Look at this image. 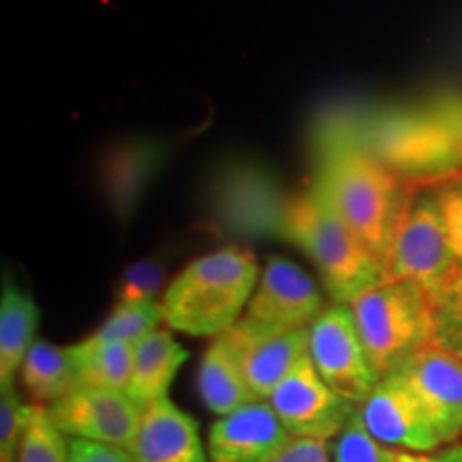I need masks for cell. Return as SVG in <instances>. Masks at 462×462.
Segmentation results:
<instances>
[{
    "label": "cell",
    "mask_w": 462,
    "mask_h": 462,
    "mask_svg": "<svg viewBox=\"0 0 462 462\" xmlns=\"http://www.w3.org/2000/svg\"><path fill=\"white\" fill-rule=\"evenodd\" d=\"M315 187L388 270L418 187L381 163L351 125H332L321 135Z\"/></svg>",
    "instance_id": "cell-1"
},
{
    "label": "cell",
    "mask_w": 462,
    "mask_h": 462,
    "mask_svg": "<svg viewBox=\"0 0 462 462\" xmlns=\"http://www.w3.org/2000/svg\"><path fill=\"white\" fill-rule=\"evenodd\" d=\"M351 126L381 163L415 187L462 176V143L435 101L377 109Z\"/></svg>",
    "instance_id": "cell-2"
},
{
    "label": "cell",
    "mask_w": 462,
    "mask_h": 462,
    "mask_svg": "<svg viewBox=\"0 0 462 462\" xmlns=\"http://www.w3.org/2000/svg\"><path fill=\"white\" fill-rule=\"evenodd\" d=\"M259 281L251 251L225 246L190 262L163 291L165 323L189 337H221L240 319Z\"/></svg>",
    "instance_id": "cell-3"
},
{
    "label": "cell",
    "mask_w": 462,
    "mask_h": 462,
    "mask_svg": "<svg viewBox=\"0 0 462 462\" xmlns=\"http://www.w3.org/2000/svg\"><path fill=\"white\" fill-rule=\"evenodd\" d=\"M279 231L313 259L334 302L349 304L388 279L385 265L328 204L315 184L300 198L287 201Z\"/></svg>",
    "instance_id": "cell-4"
},
{
    "label": "cell",
    "mask_w": 462,
    "mask_h": 462,
    "mask_svg": "<svg viewBox=\"0 0 462 462\" xmlns=\"http://www.w3.org/2000/svg\"><path fill=\"white\" fill-rule=\"evenodd\" d=\"M349 306L368 360L379 377L432 345V298L418 282L385 279L351 300Z\"/></svg>",
    "instance_id": "cell-5"
},
{
    "label": "cell",
    "mask_w": 462,
    "mask_h": 462,
    "mask_svg": "<svg viewBox=\"0 0 462 462\" xmlns=\"http://www.w3.org/2000/svg\"><path fill=\"white\" fill-rule=\"evenodd\" d=\"M458 273L435 187H418L398 229L388 279L418 282L435 298Z\"/></svg>",
    "instance_id": "cell-6"
},
{
    "label": "cell",
    "mask_w": 462,
    "mask_h": 462,
    "mask_svg": "<svg viewBox=\"0 0 462 462\" xmlns=\"http://www.w3.org/2000/svg\"><path fill=\"white\" fill-rule=\"evenodd\" d=\"M309 354L321 379L345 401L362 404L377 385L379 373L368 360L346 302L326 306L309 328Z\"/></svg>",
    "instance_id": "cell-7"
},
{
    "label": "cell",
    "mask_w": 462,
    "mask_h": 462,
    "mask_svg": "<svg viewBox=\"0 0 462 462\" xmlns=\"http://www.w3.org/2000/svg\"><path fill=\"white\" fill-rule=\"evenodd\" d=\"M293 437L332 441L349 424L357 407L338 396L317 373L310 354H306L291 373L265 398Z\"/></svg>",
    "instance_id": "cell-8"
},
{
    "label": "cell",
    "mask_w": 462,
    "mask_h": 462,
    "mask_svg": "<svg viewBox=\"0 0 462 462\" xmlns=\"http://www.w3.org/2000/svg\"><path fill=\"white\" fill-rule=\"evenodd\" d=\"M50 418L67 437L90 439L129 449L140 429L143 407L125 390L78 385L45 404Z\"/></svg>",
    "instance_id": "cell-9"
},
{
    "label": "cell",
    "mask_w": 462,
    "mask_h": 462,
    "mask_svg": "<svg viewBox=\"0 0 462 462\" xmlns=\"http://www.w3.org/2000/svg\"><path fill=\"white\" fill-rule=\"evenodd\" d=\"M360 418L366 430L390 448L432 452L446 446L424 404L398 368L381 374L377 385L360 404Z\"/></svg>",
    "instance_id": "cell-10"
},
{
    "label": "cell",
    "mask_w": 462,
    "mask_h": 462,
    "mask_svg": "<svg viewBox=\"0 0 462 462\" xmlns=\"http://www.w3.org/2000/svg\"><path fill=\"white\" fill-rule=\"evenodd\" d=\"M221 337L238 357L242 373L259 401L273 394L276 385L309 354V330H274L246 315Z\"/></svg>",
    "instance_id": "cell-11"
},
{
    "label": "cell",
    "mask_w": 462,
    "mask_h": 462,
    "mask_svg": "<svg viewBox=\"0 0 462 462\" xmlns=\"http://www.w3.org/2000/svg\"><path fill=\"white\" fill-rule=\"evenodd\" d=\"M326 302L315 281L282 257H273L259 276L246 306V317L274 330H309Z\"/></svg>",
    "instance_id": "cell-12"
},
{
    "label": "cell",
    "mask_w": 462,
    "mask_h": 462,
    "mask_svg": "<svg viewBox=\"0 0 462 462\" xmlns=\"http://www.w3.org/2000/svg\"><path fill=\"white\" fill-rule=\"evenodd\" d=\"M396 368L424 404L443 443L458 441L462 435V360L429 345Z\"/></svg>",
    "instance_id": "cell-13"
},
{
    "label": "cell",
    "mask_w": 462,
    "mask_h": 462,
    "mask_svg": "<svg viewBox=\"0 0 462 462\" xmlns=\"http://www.w3.org/2000/svg\"><path fill=\"white\" fill-rule=\"evenodd\" d=\"M293 435L268 401L248 402L221 415L208 432L210 462H268Z\"/></svg>",
    "instance_id": "cell-14"
},
{
    "label": "cell",
    "mask_w": 462,
    "mask_h": 462,
    "mask_svg": "<svg viewBox=\"0 0 462 462\" xmlns=\"http://www.w3.org/2000/svg\"><path fill=\"white\" fill-rule=\"evenodd\" d=\"M126 452L133 462H210L195 420L167 394L143 407L140 429Z\"/></svg>",
    "instance_id": "cell-15"
},
{
    "label": "cell",
    "mask_w": 462,
    "mask_h": 462,
    "mask_svg": "<svg viewBox=\"0 0 462 462\" xmlns=\"http://www.w3.org/2000/svg\"><path fill=\"white\" fill-rule=\"evenodd\" d=\"M189 360V351L170 330H154L133 345V368L126 394L140 407L165 396L173 377Z\"/></svg>",
    "instance_id": "cell-16"
},
{
    "label": "cell",
    "mask_w": 462,
    "mask_h": 462,
    "mask_svg": "<svg viewBox=\"0 0 462 462\" xmlns=\"http://www.w3.org/2000/svg\"><path fill=\"white\" fill-rule=\"evenodd\" d=\"M39 306L31 293L15 285L11 276L3 279L0 296V390L15 388V374L34 343Z\"/></svg>",
    "instance_id": "cell-17"
},
{
    "label": "cell",
    "mask_w": 462,
    "mask_h": 462,
    "mask_svg": "<svg viewBox=\"0 0 462 462\" xmlns=\"http://www.w3.org/2000/svg\"><path fill=\"white\" fill-rule=\"evenodd\" d=\"M198 381L199 394L215 415H229L248 402L259 401L242 373L238 357L223 337H217L201 357Z\"/></svg>",
    "instance_id": "cell-18"
},
{
    "label": "cell",
    "mask_w": 462,
    "mask_h": 462,
    "mask_svg": "<svg viewBox=\"0 0 462 462\" xmlns=\"http://www.w3.org/2000/svg\"><path fill=\"white\" fill-rule=\"evenodd\" d=\"M78 385L126 390L133 368V345L106 340L90 334L82 343L69 346Z\"/></svg>",
    "instance_id": "cell-19"
},
{
    "label": "cell",
    "mask_w": 462,
    "mask_h": 462,
    "mask_svg": "<svg viewBox=\"0 0 462 462\" xmlns=\"http://www.w3.org/2000/svg\"><path fill=\"white\" fill-rule=\"evenodd\" d=\"M22 383L32 402L50 404L75 388V371L69 346L58 349L48 340H34L20 366Z\"/></svg>",
    "instance_id": "cell-20"
},
{
    "label": "cell",
    "mask_w": 462,
    "mask_h": 462,
    "mask_svg": "<svg viewBox=\"0 0 462 462\" xmlns=\"http://www.w3.org/2000/svg\"><path fill=\"white\" fill-rule=\"evenodd\" d=\"M161 159H163V146L152 142L126 143L114 150L107 161V189L118 210L126 212L133 208Z\"/></svg>",
    "instance_id": "cell-21"
},
{
    "label": "cell",
    "mask_w": 462,
    "mask_h": 462,
    "mask_svg": "<svg viewBox=\"0 0 462 462\" xmlns=\"http://www.w3.org/2000/svg\"><path fill=\"white\" fill-rule=\"evenodd\" d=\"M69 456V437L54 424L45 404H28L20 441V462H65Z\"/></svg>",
    "instance_id": "cell-22"
},
{
    "label": "cell",
    "mask_w": 462,
    "mask_h": 462,
    "mask_svg": "<svg viewBox=\"0 0 462 462\" xmlns=\"http://www.w3.org/2000/svg\"><path fill=\"white\" fill-rule=\"evenodd\" d=\"M163 321V304L159 300H143V302H120L118 300L107 319L92 334L106 340L135 345L146 334L159 330Z\"/></svg>",
    "instance_id": "cell-23"
},
{
    "label": "cell",
    "mask_w": 462,
    "mask_h": 462,
    "mask_svg": "<svg viewBox=\"0 0 462 462\" xmlns=\"http://www.w3.org/2000/svg\"><path fill=\"white\" fill-rule=\"evenodd\" d=\"M435 334L432 345L462 360V270L432 298Z\"/></svg>",
    "instance_id": "cell-24"
},
{
    "label": "cell",
    "mask_w": 462,
    "mask_h": 462,
    "mask_svg": "<svg viewBox=\"0 0 462 462\" xmlns=\"http://www.w3.org/2000/svg\"><path fill=\"white\" fill-rule=\"evenodd\" d=\"M334 462H396V448L385 446L366 430L360 407L349 424L330 441Z\"/></svg>",
    "instance_id": "cell-25"
},
{
    "label": "cell",
    "mask_w": 462,
    "mask_h": 462,
    "mask_svg": "<svg viewBox=\"0 0 462 462\" xmlns=\"http://www.w3.org/2000/svg\"><path fill=\"white\" fill-rule=\"evenodd\" d=\"M28 404L20 401L15 388L5 390L0 398V462H20L22 430Z\"/></svg>",
    "instance_id": "cell-26"
},
{
    "label": "cell",
    "mask_w": 462,
    "mask_h": 462,
    "mask_svg": "<svg viewBox=\"0 0 462 462\" xmlns=\"http://www.w3.org/2000/svg\"><path fill=\"white\" fill-rule=\"evenodd\" d=\"M163 287V270L154 262H140L131 265L120 282V302H143L157 300Z\"/></svg>",
    "instance_id": "cell-27"
},
{
    "label": "cell",
    "mask_w": 462,
    "mask_h": 462,
    "mask_svg": "<svg viewBox=\"0 0 462 462\" xmlns=\"http://www.w3.org/2000/svg\"><path fill=\"white\" fill-rule=\"evenodd\" d=\"M432 187H435L439 206H441L443 218H446V227L454 248L456 263H458V270H462V176L432 184Z\"/></svg>",
    "instance_id": "cell-28"
},
{
    "label": "cell",
    "mask_w": 462,
    "mask_h": 462,
    "mask_svg": "<svg viewBox=\"0 0 462 462\" xmlns=\"http://www.w3.org/2000/svg\"><path fill=\"white\" fill-rule=\"evenodd\" d=\"M332 448L326 439L291 437L279 454H274L268 462H330Z\"/></svg>",
    "instance_id": "cell-29"
},
{
    "label": "cell",
    "mask_w": 462,
    "mask_h": 462,
    "mask_svg": "<svg viewBox=\"0 0 462 462\" xmlns=\"http://www.w3.org/2000/svg\"><path fill=\"white\" fill-rule=\"evenodd\" d=\"M69 452L78 462H129L126 449L109 446V443L90 441V439L69 437Z\"/></svg>",
    "instance_id": "cell-30"
},
{
    "label": "cell",
    "mask_w": 462,
    "mask_h": 462,
    "mask_svg": "<svg viewBox=\"0 0 462 462\" xmlns=\"http://www.w3.org/2000/svg\"><path fill=\"white\" fill-rule=\"evenodd\" d=\"M396 462H462V443H448V446L432 449V452H409V449H398Z\"/></svg>",
    "instance_id": "cell-31"
},
{
    "label": "cell",
    "mask_w": 462,
    "mask_h": 462,
    "mask_svg": "<svg viewBox=\"0 0 462 462\" xmlns=\"http://www.w3.org/2000/svg\"><path fill=\"white\" fill-rule=\"evenodd\" d=\"M435 106L441 109L443 116L449 120V125L454 126L456 135L462 143V95H456V92H448V95L435 97Z\"/></svg>",
    "instance_id": "cell-32"
},
{
    "label": "cell",
    "mask_w": 462,
    "mask_h": 462,
    "mask_svg": "<svg viewBox=\"0 0 462 462\" xmlns=\"http://www.w3.org/2000/svg\"><path fill=\"white\" fill-rule=\"evenodd\" d=\"M65 462H78V460H75V458H73V456H69V458H67Z\"/></svg>",
    "instance_id": "cell-33"
},
{
    "label": "cell",
    "mask_w": 462,
    "mask_h": 462,
    "mask_svg": "<svg viewBox=\"0 0 462 462\" xmlns=\"http://www.w3.org/2000/svg\"><path fill=\"white\" fill-rule=\"evenodd\" d=\"M129 462H133V460H129Z\"/></svg>",
    "instance_id": "cell-34"
}]
</instances>
